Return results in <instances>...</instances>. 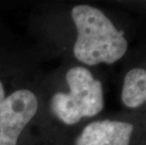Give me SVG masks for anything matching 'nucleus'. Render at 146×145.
<instances>
[{"mask_svg": "<svg viewBox=\"0 0 146 145\" xmlns=\"http://www.w3.org/2000/svg\"><path fill=\"white\" fill-rule=\"evenodd\" d=\"M77 31L74 55L77 60L92 66L111 64L122 58L128 44L104 12L89 5H77L72 10Z\"/></svg>", "mask_w": 146, "mask_h": 145, "instance_id": "obj_1", "label": "nucleus"}, {"mask_svg": "<svg viewBox=\"0 0 146 145\" xmlns=\"http://www.w3.org/2000/svg\"><path fill=\"white\" fill-rule=\"evenodd\" d=\"M68 93L57 92L51 99V111L65 124L72 125L84 117H94L104 109L102 83L82 66L73 67L66 73Z\"/></svg>", "mask_w": 146, "mask_h": 145, "instance_id": "obj_2", "label": "nucleus"}, {"mask_svg": "<svg viewBox=\"0 0 146 145\" xmlns=\"http://www.w3.org/2000/svg\"><path fill=\"white\" fill-rule=\"evenodd\" d=\"M38 110L36 95L18 89L0 103V145H16L24 130Z\"/></svg>", "mask_w": 146, "mask_h": 145, "instance_id": "obj_3", "label": "nucleus"}, {"mask_svg": "<svg viewBox=\"0 0 146 145\" xmlns=\"http://www.w3.org/2000/svg\"><path fill=\"white\" fill-rule=\"evenodd\" d=\"M133 130L134 125L126 122H94L84 127L74 145H129Z\"/></svg>", "mask_w": 146, "mask_h": 145, "instance_id": "obj_4", "label": "nucleus"}, {"mask_svg": "<svg viewBox=\"0 0 146 145\" xmlns=\"http://www.w3.org/2000/svg\"><path fill=\"white\" fill-rule=\"evenodd\" d=\"M122 101L129 109H137L146 102V70L131 69L125 76Z\"/></svg>", "mask_w": 146, "mask_h": 145, "instance_id": "obj_5", "label": "nucleus"}, {"mask_svg": "<svg viewBox=\"0 0 146 145\" xmlns=\"http://www.w3.org/2000/svg\"><path fill=\"white\" fill-rule=\"evenodd\" d=\"M5 98V91H4V87H3V84L0 81V103L4 100Z\"/></svg>", "mask_w": 146, "mask_h": 145, "instance_id": "obj_6", "label": "nucleus"}]
</instances>
